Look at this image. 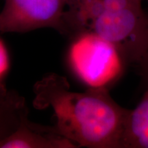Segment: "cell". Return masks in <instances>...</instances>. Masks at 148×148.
<instances>
[{"label":"cell","mask_w":148,"mask_h":148,"mask_svg":"<svg viewBox=\"0 0 148 148\" xmlns=\"http://www.w3.org/2000/svg\"><path fill=\"white\" fill-rule=\"evenodd\" d=\"M9 56L5 45L3 42L0 39V84L1 80L3 78L9 69Z\"/></svg>","instance_id":"8"},{"label":"cell","mask_w":148,"mask_h":148,"mask_svg":"<svg viewBox=\"0 0 148 148\" xmlns=\"http://www.w3.org/2000/svg\"><path fill=\"white\" fill-rule=\"evenodd\" d=\"M72 38L68 59L75 75L88 88H108L127 65L117 48L88 31L77 32Z\"/></svg>","instance_id":"3"},{"label":"cell","mask_w":148,"mask_h":148,"mask_svg":"<svg viewBox=\"0 0 148 148\" xmlns=\"http://www.w3.org/2000/svg\"><path fill=\"white\" fill-rule=\"evenodd\" d=\"M34 105L49 108L58 134L77 147L123 148L129 109L112 99L108 88L73 91L63 76L46 75L34 86Z\"/></svg>","instance_id":"1"},{"label":"cell","mask_w":148,"mask_h":148,"mask_svg":"<svg viewBox=\"0 0 148 148\" xmlns=\"http://www.w3.org/2000/svg\"><path fill=\"white\" fill-rule=\"evenodd\" d=\"M137 106L130 110L123 148H148V83Z\"/></svg>","instance_id":"7"},{"label":"cell","mask_w":148,"mask_h":148,"mask_svg":"<svg viewBox=\"0 0 148 148\" xmlns=\"http://www.w3.org/2000/svg\"><path fill=\"white\" fill-rule=\"evenodd\" d=\"M71 140L54 128L32 123L25 118L10 136L0 142V148H75Z\"/></svg>","instance_id":"5"},{"label":"cell","mask_w":148,"mask_h":148,"mask_svg":"<svg viewBox=\"0 0 148 148\" xmlns=\"http://www.w3.org/2000/svg\"><path fill=\"white\" fill-rule=\"evenodd\" d=\"M69 36L95 33L112 43L125 64L138 63L148 47V14L137 0H69Z\"/></svg>","instance_id":"2"},{"label":"cell","mask_w":148,"mask_h":148,"mask_svg":"<svg viewBox=\"0 0 148 148\" xmlns=\"http://www.w3.org/2000/svg\"><path fill=\"white\" fill-rule=\"evenodd\" d=\"M139 71L142 78L146 84L148 83V47L139 62Z\"/></svg>","instance_id":"9"},{"label":"cell","mask_w":148,"mask_h":148,"mask_svg":"<svg viewBox=\"0 0 148 148\" xmlns=\"http://www.w3.org/2000/svg\"><path fill=\"white\" fill-rule=\"evenodd\" d=\"M137 1H141V2H143V0H137Z\"/></svg>","instance_id":"10"},{"label":"cell","mask_w":148,"mask_h":148,"mask_svg":"<svg viewBox=\"0 0 148 148\" xmlns=\"http://www.w3.org/2000/svg\"><path fill=\"white\" fill-rule=\"evenodd\" d=\"M69 0H3L0 33L27 32L49 27L69 35Z\"/></svg>","instance_id":"4"},{"label":"cell","mask_w":148,"mask_h":148,"mask_svg":"<svg viewBox=\"0 0 148 148\" xmlns=\"http://www.w3.org/2000/svg\"><path fill=\"white\" fill-rule=\"evenodd\" d=\"M26 102L14 90L0 84V142L13 133L27 117Z\"/></svg>","instance_id":"6"}]
</instances>
